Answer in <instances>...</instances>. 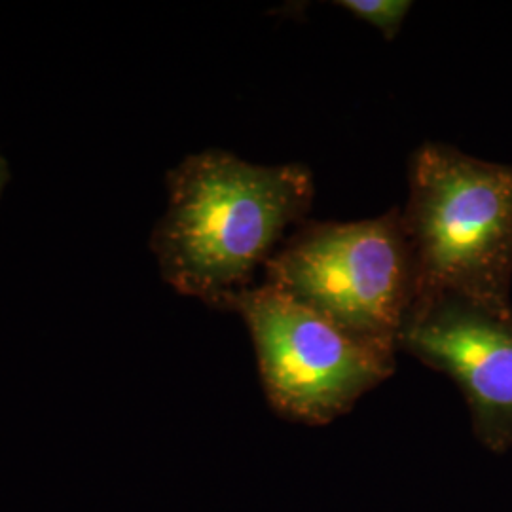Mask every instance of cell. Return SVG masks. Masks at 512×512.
Segmentation results:
<instances>
[{"mask_svg": "<svg viewBox=\"0 0 512 512\" xmlns=\"http://www.w3.org/2000/svg\"><path fill=\"white\" fill-rule=\"evenodd\" d=\"M399 349L446 374L463 393L476 439L490 452L512 448V310L458 296L416 302Z\"/></svg>", "mask_w": 512, "mask_h": 512, "instance_id": "cell-5", "label": "cell"}, {"mask_svg": "<svg viewBox=\"0 0 512 512\" xmlns=\"http://www.w3.org/2000/svg\"><path fill=\"white\" fill-rule=\"evenodd\" d=\"M262 283L361 344L397 355L416 298L401 209L376 219L302 222L266 264Z\"/></svg>", "mask_w": 512, "mask_h": 512, "instance_id": "cell-3", "label": "cell"}, {"mask_svg": "<svg viewBox=\"0 0 512 512\" xmlns=\"http://www.w3.org/2000/svg\"><path fill=\"white\" fill-rule=\"evenodd\" d=\"M8 179H10V169H8L6 160H4V158H2V154H0V196H2L4 186L8 184Z\"/></svg>", "mask_w": 512, "mask_h": 512, "instance_id": "cell-7", "label": "cell"}, {"mask_svg": "<svg viewBox=\"0 0 512 512\" xmlns=\"http://www.w3.org/2000/svg\"><path fill=\"white\" fill-rule=\"evenodd\" d=\"M338 6L376 27L385 40H393L412 10L410 0H340Z\"/></svg>", "mask_w": 512, "mask_h": 512, "instance_id": "cell-6", "label": "cell"}, {"mask_svg": "<svg viewBox=\"0 0 512 512\" xmlns=\"http://www.w3.org/2000/svg\"><path fill=\"white\" fill-rule=\"evenodd\" d=\"M313 196L304 164L256 165L219 148L186 156L167 173V207L150 236L162 279L226 311L306 222Z\"/></svg>", "mask_w": 512, "mask_h": 512, "instance_id": "cell-1", "label": "cell"}, {"mask_svg": "<svg viewBox=\"0 0 512 512\" xmlns=\"http://www.w3.org/2000/svg\"><path fill=\"white\" fill-rule=\"evenodd\" d=\"M401 217L414 304L458 296L512 310V165L425 143L410 160Z\"/></svg>", "mask_w": 512, "mask_h": 512, "instance_id": "cell-2", "label": "cell"}, {"mask_svg": "<svg viewBox=\"0 0 512 512\" xmlns=\"http://www.w3.org/2000/svg\"><path fill=\"white\" fill-rule=\"evenodd\" d=\"M226 311L245 321L264 393L287 420L330 423L395 372L393 353L361 344L264 283L236 294Z\"/></svg>", "mask_w": 512, "mask_h": 512, "instance_id": "cell-4", "label": "cell"}]
</instances>
